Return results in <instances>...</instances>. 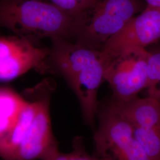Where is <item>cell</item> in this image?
I'll list each match as a JSON object with an SVG mask.
<instances>
[{
  "label": "cell",
  "instance_id": "obj_12",
  "mask_svg": "<svg viewBox=\"0 0 160 160\" xmlns=\"http://www.w3.org/2000/svg\"><path fill=\"white\" fill-rule=\"evenodd\" d=\"M40 160H110L88 154L84 148L82 138L76 137L72 142V150L69 153L59 151L58 143L53 145Z\"/></svg>",
  "mask_w": 160,
  "mask_h": 160
},
{
  "label": "cell",
  "instance_id": "obj_3",
  "mask_svg": "<svg viewBox=\"0 0 160 160\" xmlns=\"http://www.w3.org/2000/svg\"><path fill=\"white\" fill-rule=\"evenodd\" d=\"M141 8L139 0H94L77 16L75 42L101 51Z\"/></svg>",
  "mask_w": 160,
  "mask_h": 160
},
{
  "label": "cell",
  "instance_id": "obj_4",
  "mask_svg": "<svg viewBox=\"0 0 160 160\" xmlns=\"http://www.w3.org/2000/svg\"><path fill=\"white\" fill-rule=\"evenodd\" d=\"M99 125L93 139L96 155L110 160H149L134 136L133 126L112 100L98 107Z\"/></svg>",
  "mask_w": 160,
  "mask_h": 160
},
{
  "label": "cell",
  "instance_id": "obj_14",
  "mask_svg": "<svg viewBox=\"0 0 160 160\" xmlns=\"http://www.w3.org/2000/svg\"><path fill=\"white\" fill-rule=\"evenodd\" d=\"M160 80V49L150 52L148 62V93L151 92Z\"/></svg>",
  "mask_w": 160,
  "mask_h": 160
},
{
  "label": "cell",
  "instance_id": "obj_15",
  "mask_svg": "<svg viewBox=\"0 0 160 160\" xmlns=\"http://www.w3.org/2000/svg\"><path fill=\"white\" fill-rule=\"evenodd\" d=\"M148 96L149 97H154L155 98L160 100V80L158 82V84L155 86L154 88L148 93Z\"/></svg>",
  "mask_w": 160,
  "mask_h": 160
},
{
  "label": "cell",
  "instance_id": "obj_13",
  "mask_svg": "<svg viewBox=\"0 0 160 160\" xmlns=\"http://www.w3.org/2000/svg\"><path fill=\"white\" fill-rule=\"evenodd\" d=\"M66 14L76 16L92 6L94 0H48Z\"/></svg>",
  "mask_w": 160,
  "mask_h": 160
},
{
  "label": "cell",
  "instance_id": "obj_17",
  "mask_svg": "<svg viewBox=\"0 0 160 160\" xmlns=\"http://www.w3.org/2000/svg\"><path fill=\"white\" fill-rule=\"evenodd\" d=\"M159 101H160V100H159Z\"/></svg>",
  "mask_w": 160,
  "mask_h": 160
},
{
  "label": "cell",
  "instance_id": "obj_6",
  "mask_svg": "<svg viewBox=\"0 0 160 160\" xmlns=\"http://www.w3.org/2000/svg\"><path fill=\"white\" fill-rule=\"evenodd\" d=\"M50 49L38 47L18 36L0 38V81L14 80L30 69L53 73L49 63Z\"/></svg>",
  "mask_w": 160,
  "mask_h": 160
},
{
  "label": "cell",
  "instance_id": "obj_8",
  "mask_svg": "<svg viewBox=\"0 0 160 160\" xmlns=\"http://www.w3.org/2000/svg\"><path fill=\"white\" fill-rule=\"evenodd\" d=\"M160 39V9L147 7L104 45L100 52L104 65L128 48H145Z\"/></svg>",
  "mask_w": 160,
  "mask_h": 160
},
{
  "label": "cell",
  "instance_id": "obj_2",
  "mask_svg": "<svg viewBox=\"0 0 160 160\" xmlns=\"http://www.w3.org/2000/svg\"><path fill=\"white\" fill-rule=\"evenodd\" d=\"M77 16L48 0H0V27L35 45L45 38H74Z\"/></svg>",
  "mask_w": 160,
  "mask_h": 160
},
{
  "label": "cell",
  "instance_id": "obj_9",
  "mask_svg": "<svg viewBox=\"0 0 160 160\" xmlns=\"http://www.w3.org/2000/svg\"><path fill=\"white\" fill-rule=\"evenodd\" d=\"M111 100L120 115L134 128H160V102L157 99L148 96L125 102Z\"/></svg>",
  "mask_w": 160,
  "mask_h": 160
},
{
  "label": "cell",
  "instance_id": "obj_7",
  "mask_svg": "<svg viewBox=\"0 0 160 160\" xmlns=\"http://www.w3.org/2000/svg\"><path fill=\"white\" fill-rule=\"evenodd\" d=\"M52 89L49 82H45L28 92L36 100V110L29 133L17 149L14 160H40L57 143L50 116Z\"/></svg>",
  "mask_w": 160,
  "mask_h": 160
},
{
  "label": "cell",
  "instance_id": "obj_16",
  "mask_svg": "<svg viewBox=\"0 0 160 160\" xmlns=\"http://www.w3.org/2000/svg\"><path fill=\"white\" fill-rule=\"evenodd\" d=\"M147 2V7L160 9V0H145Z\"/></svg>",
  "mask_w": 160,
  "mask_h": 160
},
{
  "label": "cell",
  "instance_id": "obj_11",
  "mask_svg": "<svg viewBox=\"0 0 160 160\" xmlns=\"http://www.w3.org/2000/svg\"><path fill=\"white\" fill-rule=\"evenodd\" d=\"M134 136L149 160H160V128H134Z\"/></svg>",
  "mask_w": 160,
  "mask_h": 160
},
{
  "label": "cell",
  "instance_id": "obj_10",
  "mask_svg": "<svg viewBox=\"0 0 160 160\" xmlns=\"http://www.w3.org/2000/svg\"><path fill=\"white\" fill-rule=\"evenodd\" d=\"M26 102L12 90L0 89V139L16 125Z\"/></svg>",
  "mask_w": 160,
  "mask_h": 160
},
{
  "label": "cell",
  "instance_id": "obj_1",
  "mask_svg": "<svg viewBox=\"0 0 160 160\" xmlns=\"http://www.w3.org/2000/svg\"><path fill=\"white\" fill-rule=\"evenodd\" d=\"M52 40L48 59L52 69L67 81L79 100L86 123L93 127L105 69L101 52L61 38Z\"/></svg>",
  "mask_w": 160,
  "mask_h": 160
},
{
  "label": "cell",
  "instance_id": "obj_5",
  "mask_svg": "<svg viewBox=\"0 0 160 160\" xmlns=\"http://www.w3.org/2000/svg\"><path fill=\"white\" fill-rule=\"evenodd\" d=\"M150 52L132 47L113 58L105 66L104 80L113 92L112 98L125 102L137 97L148 85V62Z\"/></svg>",
  "mask_w": 160,
  "mask_h": 160
}]
</instances>
